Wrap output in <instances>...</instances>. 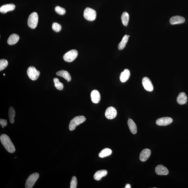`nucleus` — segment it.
<instances>
[{
  "mask_svg": "<svg viewBox=\"0 0 188 188\" xmlns=\"http://www.w3.org/2000/svg\"><path fill=\"white\" fill-rule=\"evenodd\" d=\"M0 140L4 148L9 153H13L15 151V147L9 136L6 134H1Z\"/></svg>",
  "mask_w": 188,
  "mask_h": 188,
  "instance_id": "f257e3e1",
  "label": "nucleus"
},
{
  "mask_svg": "<svg viewBox=\"0 0 188 188\" xmlns=\"http://www.w3.org/2000/svg\"><path fill=\"white\" fill-rule=\"evenodd\" d=\"M86 119L85 117L83 116L75 117L70 122L69 126V130L71 131L74 130L77 126L82 124L86 121Z\"/></svg>",
  "mask_w": 188,
  "mask_h": 188,
  "instance_id": "f03ea898",
  "label": "nucleus"
},
{
  "mask_svg": "<svg viewBox=\"0 0 188 188\" xmlns=\"http://www.w3.org/2000/svg\"><path fill=\"white\" fill-rule=\"evenodd\" d=\"M38 20V17L37 13L35 12L32 13L29 16L28 20V25L30 28L35 29L37 27Z\"/></svg>",
  "mask_w": 188,
  "mask_h": 188,
  "instance_id": "7ed1b4c3",
  "label": "nucleus"
},
{
  "mask_svg": "<svg viewBox=\"0 0 188 188\" xmlns=\"http://www.w3.org/2000/svg\"><path fill=\"white\" fill-rule=\"evenodd\" d=\"M40 175L38 173H35L30 175L26 180L25 184L26 188H32L33 187L36 182L39 178Z\"/></svg>",
  "mask_w": 188,
  "mask_h": 188,
  "instance_id": "20e7f679",
  "label": "nucleus"
},
{
  "mask_svg": "<svg viewBox=\"0 0 188 188\" xmlns=\"http://www.w3.org/2000/svg\"><path fill=\"white\" fill-rule=\"evenodd\" d=\"M84 17L87 20H95L96 17V11L91 8L87 7L84 10Z\"/></svg>",
  "mask_w": 188,
  "mask_h": 188,
  "instance_id": "39448f33",
  "label": "nucleus"
},
{
  "mask_svg": "<svg viewBox=\"0 0 188 188\" xmlns=\"http://www.w3.org/2000/svg\"><path fill=\"white\" fill-rule=\"evenodd\" d=\"M78 52L77 50H70L66 53L63 56L64 60L67 62H72L77 58Z\"/></svg>",
  "mask_w": 188,
  "mask_h": 188,
  "instance_id": "423d86ee",
  "label": "nucleus"
},
{
  "mask_svg": "<svg viewBox=\"0 0 188 188\" xmlns=\"http://www.w3.org/2000/svg\"><path fill=\"white\" fill-rule=\"evenodd\" d=\"M27 74L28 77L32 80L35 81L38 79L40 73L33 66H30L27 69Z\"/></svg>",
  "mask_w": 188,
  "mask_h": 188,
  "instance_id": "0eeeda50",
  "label": "nucleus"
},
{
  "mask_svg": "<svg viewBox=\"0 0 188 188\" xmlns=\"http://www.w3.org/2000/svg\"><path fill=\"white\" fill-rule=\"evenodd\" d=\"M117 112L114 107H110L107 108L105 115L107 119L112 120L114 119L117 115Z\"/></svg>",
  "mask_w": 188,
  "mask_h": 188,
  "instance_id": "6e6552de",
  "label": "nucleus"
},
{
  "mask_svg": "<svg viewBox=\"0 0 188 188\" xmlns=\"http://www.w3.org/2000/svg\"><path fill=\"white\" fill-rule=\"evenodd\" d=\"M142 84L144 89L149 92H151L153 90V84L150 79L147 77H144L142 79Z\"/></svg>",
  "mask_w": 188,
  "mask_h": 188,
  "instance_id": "1a4fd4ad",
  "label": "nucleus"
},
{
  "mask_svg": "<svg viewBox=\"0 0 188 188\" xmlns=\"http://www.w3.org/2000/svg\"><path fill=\"white\" fill-rule=\"evenodd\" d=\"M173 119L170 117H163L158 119L156 121V124L159 126H167L172 123Z\"/></svg>",
  "mask_w": 188,
  "mask_h": 188,
  "instance_id": "9d476101",
  "label": "nucleus"
},
{
  "mask_svg": "<svg viewBox=\"0 0 188 188\" xmlns=\"http://www.w3.org/2000/svg\"><path fill=\"white\" fill-rule=\"evenodd\" d=\"M151 153V150L148 148H146L142 150L139 156L140 161L143 162L146 161L150 158Z\"/></svg>",
  "mask_w": 188,
  "mask_h": 188,
  "instance_id": "9b49d317",
  "label": "nucleus"
},
{
  "mask_svg": "<svg viewBox=\"0 0 188 188\" xmlns=\"http://www.w3.org/2000/svg\"><path fill=\"white\" fill-rule=\"evenodd\" d=\"M155 172L156 174L158 175H167L169 173L167 168L162 165H158L155 169Z\"/></svg>",
  "mask_w": 188,
  "mask_h": 188,
  "instance_id": "f8f14e48",
  "label": "nucleus"
},
{
  "mask_svg": "<svg viewBox=\"0 0 188 188\" xmlns=\"http://www.w3.org/2000/svg\"><path fill=\"white\" fill-rule=\"evenodd\" d=\"M185 21V19L184 17L180 16H173L170 20V23L172 25L183 23Z\"/></svg>",
  "mask_w": 188,
  "mask_h": 188,
  "instance_id": "ddd939ff",
  "label": "nucleus"
},
{
  "mask_svg": "<svg viewBox=\"0 0 188 188\" xmlns=\"http://www.w3.org/2000/svg\"><path fill=\"white\" fill-rule=\"evenodd\" d=\"M91 98L93 103H99L101 98L99 92L97 90L92 91L91 93Z\"/></svg>",
  "mask_w": 188,
  "mask_h": 188,
  "instance_id": "4468645a",
  "label": "nucleus"
},
{
  "mask_svg": "<svg viewBox=\"0 0 188 188\" xmlns=\"http://www.w3.org/2000/svg\"><path fill=\"white\" fill-rule=\"evenodd\" d=\"M15 6L12 4L4 5L0 8V12L2 13H6L9 11L14 10Z\"/></svg>",
  "mask_w": 188,
  "mask_h": 188,
  "instance_id": "2eb2a0df",
  "label": "nucleus"
},
{
  "mask_svg": "<svg viewBox=\"0 0 188 188\" xmlns=\"http://www.w3.org/2000/svg\"><path fill=\"white\" fill-rule=\"evenodd\" d=\"M177 101L179 105L185 104L187 101V98L186 94L183 92L180 93L177 99Z\"/></svg>",
  "mask_w": 188,
  "mask_h": 188,
  "instance_id": "dca6fc26",
  "label": "nucleus"
},
{
  "mask_svg": "<svg viewBox=\"0 0 188 188\" xmlns=\"http://www.w3.org/2000/svg\"><path fill=\"white\" fill-rule=\"evenodd\" d=\"M130 72L128 69H126L124 70L123 72L121 73L120 76V80L121 82L124 83L128 80L130 77Z\"/></svg>",
  "mask_w": 188,
  "mask_h": 188,
  "instance_id": "f3484780",
  "label": "nucleus"
},
{
  "mask_svg": "<svg viewBox=\"0 0 188 188\" xmlns=\"http://www.w3.org/2000/svg\"><path fill=\"white\" fill-rule=\"evenodd\" d=\"M107 173V171L105 170H100L97 171L94 175V179L97 181H100L103 177L106 176Z\"/></svg>",
  "mask_w": 188,
  "mask_h": 188,
  "instance_id": "a211bd4d",
  "label": "nucleus"
},
{
  "mask_svg": "<svg viewBox=\"0 0 188 188\" xmlns=\"http://www.w3.org/2000/svg\"><path fill=\"white\" fill-rule=\"evenodd\" d=\"M56 75L64 78L65 79L67 80V81L70 82L72 79L70 74L67 71L62 70L58 71L56 73Z\"/></svg>",
  "mask_w": 188,
  "mask_h": 188,
  "instance_id": "6ab92c4d",
  "label": "nucleus"
},
{
  "mask_svg": "<svg viewBox=\"0 0 188 188\" xmlns=\"http://www.w3.org/2000/svg\"><path fill=\"white\" fill-rule=\"evenodd\" d=\"M128 124L131 132L133 134L137 133V127L134 121L132 119H129L128 121Z\"/></svg>",
  "mask_w": 188,
  "mask_h": 188,
  "instance_id": "aec40b11",
  "label": "nucleus"
},
{
  "mask_svg": "<svg viewBox=\"0 0 188 188\" xmlns=\"http://www.w3.org/2000/svg\"><path fill=\"white\" fill-rule=\"evenodd\" d=\"M19 40V36L18 35L16 34H13L9 37L7 40L8 44L12 45L17 43Z\"/></svg>",
  "mask_w": 188,
  "mask_h": 188,
  "instance_id": "412c9836",
  "label": "nucleus"
},
{
  "mask_svg": "<svg viewBox=\"0 0 188 188\" xmlns=\"http://www.w3.org/2000/svg\"><path fill=\"white\" fill-rule=\"evenodd\" d=\"M128 39L129 37H128L127 35L124 36L120 43L118 45V48L119 50H122L124 49L126 46V43H127Z\"/></svg>",
  "mask_w": 188,
  "mask_h": 188,
  "instance_id": "4be33fe9",
  "label": "nucleus"
},
{
  "mask_svg": "<svg viewBox=\"0 0 188 188\" xmlns=\"http://www.w3.org/2000/svg\"><path fill=\"white\" fill-rule=\"evenodd\" d=\"M112 153V150L111 149L106 148L103 149L100 152L99 154V156L101 158H104L109 155H111Z\"/></svg>",
  "mask_w": 188,
  "mask_h": 188,
  "instance_id": "5701e85b",
  "label": "nucleus"
},
{
  "mask_svg": "<svg viewBox=\"0 0 188 188\" xmlns=\"http://www.w3.org/2000/svg\"><path fill=\"white\" fill-rule=\"evenodd\" d=\"M15 109L13 107H10L9 111V121H10L11 124H13L14 123V118L15 117Z\"/></svg>",
  "mask_w": 188,
  "mask_h": 188,
  "instance_id": "b1692460",
  "label": "nucleus"
},
{
  "mask_svg": "<svg viewBox=\"0 0 188 188\" xmlns=\"http://www.w3.org/2000/svg\"><path fill=\"white\" fill-rule=\"evenodd\" d=\"M129 19V14L127 12L123 13L121 16V20L122 23L125 26H126L128 24Z\"/></svg>",
  "mask_w": 188,
  "mask_h": 188,
  "instance_id": "393cba45",
  "label": "nucleus"
},
{
  "mask_svg": "<svg viewBox=\"0 0 188 188\" xmlns=\"http://www.w3.org/2000/svg\"><path fill=\"white\" fill-rule=\"evenodd\" d=\"M55 87L58 90H61L64 88V85L61 82H60L59 79L55 78L53 79Z\"/></svg>",
  "mask_w": 188,
  "mask_h": 188,
  "instance_id": "a878e982",
  "label": "nucleus"
},
{
  "mask_svg": "<svg viewBox=\"0 0 188 188\" xmlns=\"http://www.w3.org/2000/svg\"><path fill=\"white\" fill-rule=\"evenodd\" d=\"M8 62L7 60L4 59L0 60V71H1L7 67Z\"/></svg>",
  "mask_w": 188,
  "mask_h": 188,
  "instance_id": "bb28decb",
  "label": "nucleus"
},
{
  "mask_svg": "<svg viewBox=\"0 0 188 188\" xmlns=\"http://www.w3.org/2000/svg\"><path fill=\"white\" fill-rule=\"evenodd\" d=\"M55 10L57 13L61 15H64L66 12L65 9L59 6H56L55 8Z\"/></svg>",
  "mask_w": 188,
  "mask_h": 188,
  "instance_id": "cd10ccee",
  "label": "nucleus"
},
{
  "mask_svg": "<svg viewBox=\"0 0 188 188\" xmlns=\"http://www.w3.org/2000/svg\"><path fill=\"white\" fill-rule=\"evenodd\" d=\"M53 30L56 32H59L61 30V26L60 25L57 23H53L52 25Z\"/></svg>",
  "mask_w": 188,
  "mask_h": 188,
  "instance_id": "c85d7f7f",
  "label": "nucleus"
},
{
  "mask_svg": "<svg viewBox=\"0 0 188 188\" xmlns=\"http://www.w3.org/2000/svg\"><path fill=\"white\" fill-rule=\"evenodd\" d=\"M77 177L75 176H73L70 182V188H77Z\"/></svg>",
  "mask_w": 188,
  "mask_h": 188,
  "instance_id": "c756f323",
  "label": "nucleus"
},
{
  "mask_svg": "<svg viewBox=\"0 0 188 188\" xmlns=\"http://www.w3.org/2000/svg\"><path fill=\"white\" fill-rule=\"evenodd\" d=\"M0 124H1V126H2V127L3 128H4L5 126H7V121L6 120L1 119V120H0Z\"/></svg>",
  "mask_w": 188,
  "mask_h": 188,
  "instance_id": "7c9ffc66",
  "label": "nucleus"
},
{
  "mask_svg": "<svg viewBox=\"0 0 188 188\" xmlns=\"http://www.w3.org/2000/svg\"><path fill=\"white\" fill-rule=\"evenodd\" d=\"M131 186L129 184H126V187H125V188H131Z\"/></svg>",
  "mask_w": 188,
  "mask_h": 188,
  "instance_id": "2f4dec72",
  "label": "nucleus"
},
{
  "mask_svg": "<svg viewBox=\"0 0 188 188\" xmlns=\"http://www.w3.org/2000/svg\"><path fill=\"white\" fill-rule=\"evenodd\" d=\"M3 75H4V76H5V74H3Z\"/></svg>",
  "mask_w": 188,
  "mask_h": 188,
  "instance_id": "473e14b6",
  "label": "nucleus"
},
{
  "mask_svg": "<svg viewBox=\"0 0 188 188\" xmlns=\"http://www.w3.org/2000/svg\"><path fill=\"white\" fill-rule=\"evenodd\" d=\"M128 37H130V36L129 35L128 36Z\"/></svg>",
  "mask_w": 188,
  "mask_h": 188,
  "instance_id": "72a5a7b5",
  "label": "nucleus"
}]
</instances>
